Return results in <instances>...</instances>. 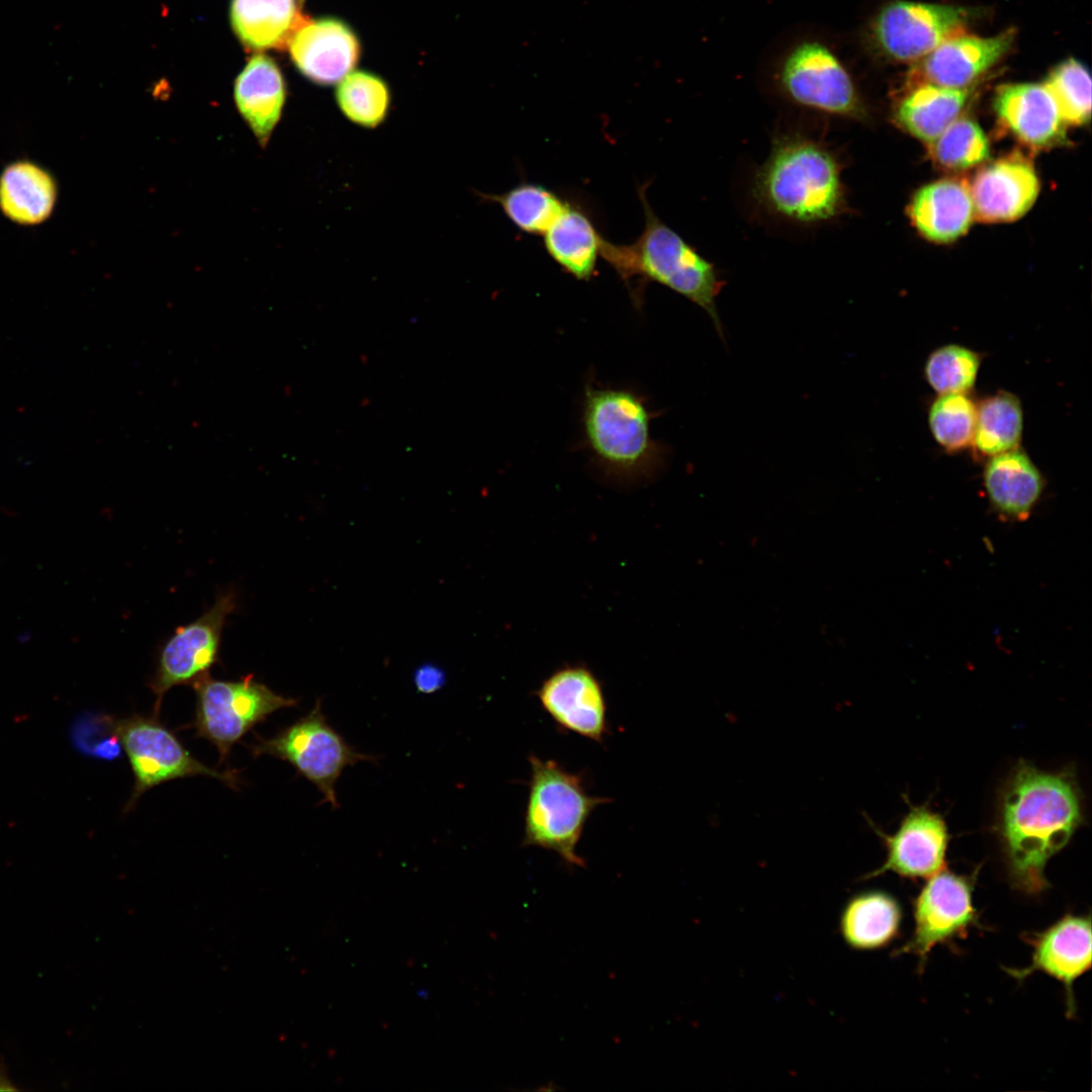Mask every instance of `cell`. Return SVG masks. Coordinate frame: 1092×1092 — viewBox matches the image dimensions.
Instances as JSON below:
<instances>
[{
  "mask_svg": "<svg viewBox=\"0 0 1092 1092\" xmlns=\"http://www.w3.org/2000/svg\"><path fill=\"white\" fill-rule=\"evenodd\" d=\"M1083 820L1082 795L1072 771H1043L1018 762L1002 787L996 818L1012 887L1031 896L1050 888L1045 866Z\"/></svg>",
  "mask_w": 1092,
  "mask_h": 1092,
  "instance_id": "cell-1",
  "label": "cell"
},
{
  "mask_svg": "<svg viewBox=\"0 0 1092 1092\" xmlns=\"http://www.w3.org/2000/svg\"><path fill=\"white\" fill-rule=\"evenodd\" d=\"M841 164L820 142L778 136L756 171L752 194L769 213L801 224L830 221L848 211Z\"/></svg>",
  "mask_w": 1092,
  "mask_h": 1092,
  "instance_id": "cell-2",
  "label": "cell"
},
{
  "mask_svg": "<svg viewBox=\"0 0 1092 1092\" xmlns=\"http://www.w3.org/2000/svg\"><path fill=\"white\" fill-rule=\"evenodd\" d=\"M638 195L644 212V228L631 244H613L604 238L603 259L626 282L639 278L661 284L691 300L713 321L723 337L716 300L725 282L716 266L703 257L679 234L663 222L650 206L646 187Z\"/></svg>",
  "mask_w": 1092,
  "mask_h": 1092,
  "instance_id": "cell-3",
  "label": "cell"
},
{
  "mask_svg": "<svg viewBox=\"0 0 1092 1092\" xmlns=\"http://www.w3.org/2000/svg\"><path fill=\"white\" fill-rule=\"evenodd\" d=\"M652 417L644 398L630 389L585 387L584 439L606 475L638 480L653 475L660 467L664 449L651 436Z\"/></svg>",
  "mask_w": 1092,
  "mask_h": 1092,
  "instance_id": "cell-4",
  "label": "cell"
},
{
  "mask_svg": "<svg viewBox=\"0 0 1092 1092\" xmlns=\"http://www.w3.org/2000/svg\"><path fill=\"white\" fill-rule=\"evenodd\" d=\"M530 781L524 814V846L556 853L566 864L584 868L576 852L594 810L608 802L585 790L581 775L569 772L552 759L530 755Z\"/></svg>",
  "mask_w": 1092,
  "mask_h": 1092,
  "instance_id": "cell-5",
  "label": "cell"
},
{
  "mask_svg": "<svg viewBox=\"0 0 1092 1092\" xmlns=\"http://www.w3.org/2000/svg\"><path fill=\"white\" fill-rule=\"evenodd\" d=\"M256 740L249 745L255 757L268 754L288 762L299 776L316 787L323 795V803H329L333 809L340 807L336 784L343 770L359 761L377 759L356 750L329 724L321 699H316L308 714L273 737L265 739L256 735Z\"/></svg>",
  "mask_w": 1092,
  "mask_h": 1092,
  "instance_id": "cell-6",
  "label": "cell"
},
{
  "mask_svg": "<svg viewBox=\"0 0 1092 1092\" xmlns=\"http://www.w3.org/2000/svg\"><path fill=\"white\" fill-rule=\"evenodd\" d=\"M194 721L187 727L195 736L211 742L219 754L218 764L257 724L284 708L296 707L297 700L275 693L256 680L253 674L239 680H220L205 676L195 682Z\"/></svg>",
  "mask_w": 1092,
  "mask_h": 1092,
  "instance_id": "cell-7",
  "label": "cell"
},
{
  "mask_svg": "<svg viewBox=\"0 0 1092 1092\" xmlns=\"http://www.w3.org/2000/svg\"><path fill=\"white\" fill-rule=\"evenodd\" d=\"M109 726L123 748L134 777L133 790L124 811L131 810L150 789L176 779L206 776L238 789L237 770L220 772L200 762L157 716L109 717Z\"/></svg>",
  "mask_w": 1092,
  "mask_h": 1092,
  "instance_id": "cell-8",
  "label": "cell"
},
{
  "mask_svg": "<svg viewBox=\"0 0 1092 1092\" xmlns=\"http://www.w3.org/2000/svg\"><path fill=\"white\" fill-rule=\"evenodd\" d=\"M237 608L235 590L219 592L211 607L196 620L177 627L160 648L156 671L148 684L156 697L154 716L159 717L165 694L175 686L204 678L219 661L222 630Z\"/></svg>",
  "mask_w": 1092,
  "mask_h": 1092,
  "instance_id": "cell-9",
  "label": "cell"
},
{
  "mask_svg": "<svg viewBox=\"0 0 1092 1092\" xmlns=\"http://www.w3.org/2000/svg\"><path fill=\"white\" fill-rule=\"evenodd\" d=\"M779 84L794 103L837 117L862 120L867 110L855 84L825 44L805 41L785 59Z\"/></svg>",
  "mask_w": 1092,
  "mask_h": 1092,
  "instance_id": "cell-10",
  "label": "cell"
},
{
  "mask_svg": "<svg viewBox=\"0 0 1092 1092\" xmlns=\"http://www.w3.org/2000/svg\"><path fill=\"white\" fill-rule=\"evenodd\" d=\"M975 881L976 875H959L946 869L929 877L913 902L912 934L895 954L915 956L921 971L935 946L980 927L973 903Z\"/></svg>",
  "mask_w": 1092,
  "mask_h": 1092,
  "instance_id": "cell-11",
  "label": "cell"
},
{
  "mask_svg": "<svg viewBox=\"0 0 1092 1092\" xmlns=\"http://www.w3.org/2000/svg\"><path fill=\"white\" fill-rule=\"evenodd\" d=\"M967 19L968 13L960 7L900 0L879 11L871 33L885 57L919 61L945 39L963 33Z\"/></svg>",
  "mask_w": 1092,
  "mask_h": 1092,
  "instance_id": "cell-12",
  "label": "cell"
},
{
  "mask_svg": "<svg viewBox=\"0 0 1092 1092\" xmlns=\"http://www.w3.org/2000/svg\"><path fill=\"white\" fill-rule=\"evenodd\" d=\"M1030 945V964L1022 969L1003 968L1017 981L1034 972H1041L1065 988L1067 1016L1076 1013L1074 982L1091 968V918L1090 915L1066 914L1038 932L1023 937Z\"/></svg>",
  "mask_w": 1092,
  "mask_h": 1092,
  "instance_id": "cell-13",
  "label": "cell"
},
{
  "mask_svg": "<svg viewBox=\"0 0 1092 1092\" xmlns=\"http://www.w3.org/2000/svg\"><path fill=\"white\" fill-rule=\"evenodd\" d=\"M556 725L603 743L609 732L607 702L601 681L584 665H565L543 680L535 693Z\"/></svg>",
  "mask_w": 1092,
  "mask_h": 1092,
  "instance_id": "cell-14",
  "label": "cell"
},
{
  "mask_svg": "<svg viewBox=\"0 0 1092 1092\" xmlns=\"http://www.w3.org/2000/svg\"><path fill=\"white\" fill-rule=\"evenodd\" d=\"M874 828L885 844L886 859L862 880L887 872L907 879H928L946 869L949 835L938 813L924 806L911 807L893 835Z\"/></svg>",
  "mask_w": 1092,
  "mask_h": 1092,
  "instance_id": "cell-15",
  "label": "cell"
},
{
  "mask_svg": "<svg viewBox=\"0 0 1092 1092\" xmlns=\"http://www.w3.org/2000/svg\"><path fill=\"white\" fill-rule=\"evenodd\" d=\"M970 186L975 218L1008 222L1023 216L1039 193L1032 162L1020 153L1009 154L982 167Z\"/></svg>",
  "mask_w": 1092,
  "mask_h": 1092,
  "instance_id": "cell-16",
  "label": "cell"
},
{
  "mask_svg": "<svg viewBox=\"0 0 1092 1092\" xmlns=\"http://www.w3.org/2000/svg\"><path fill=\"white\" fill-rule=\"evenodd\" d=\"M1013 38L1012 30L991 37L953 35L918 61L911 84L966 89L1009 51Z\"/></svg>",
  "mask_w": 1092,
  "mask_h": 1092,
  "instance_id": "cell-17",
  "label": "cell"
},
{
  "mask_svg": "<svg viewBox=\"0 0 1092 1092\" xmlns=\"http://www.w3.org/2000/svg\"><path fill=\"white\" fill-rule=\"evenodd\" d=\"M993 105L1001 126L1025 147L1048 150L1067 142L1066 123L1043 84L1001 85Z\"/></svg>",
  "mask_w": 1092,
  "mask_h": 1092,
  "instance_id": "cell-18",
  "label": "cell"
},
{
  "mask_svg": "<svg viewBox=\"0 0 1092 1092\" xmlns=\"http://www.w3.org/2000/svg\"><path fill=\"white\" fill-rule=\"evenodd\" d=\"M288 48L300 73L321 85L342 81L354 69L360 55L354 32L335 18H306L293 32Z\"/></svg>",
  "mask_w": 1092,
  "mask_h": 1092,
  "instance_id": "cell-19",
  "label": "cell"
},
{
  "mask_svg": "<svg viewBox=\"0 0 1092 1092\" xmlns=\"http://www.w3.org/2000/svg\"><path fill=\"white\" fill-rule=\"evenodd\" d=\"M908 215L918 233L932 243L958 240L975 218L969 183L944 178L921 187L910 201Z\"/></svg>",
  "mask_w": 1092,
  "mask_h": 1092,
  "instance_id": "cell-20",
  "label": "cell"
},
{
  "mask_svg": "<svg viewBox=\"0 0 1092 1092\" xmlns=\"http://www.w3.org/2000/svg\"><path fill=\"white\" fill-rule=\"evenodd\" d=\"M984 487L993 509L1005 520H1026L1039 500L1043 477L1019 448L989 457L984 469Z\"/></svg>",
  "mask_w": 1092,
  "mask_h": 1092,
  "instance_id": "cell-21",
  "label": "cell"
},
{
  "mask_svg": "<svg viewBox=\"0 0 1092 1092\" xmlns=\"http://www.w3.org/2000/svg\"><path fill=\"white\" fill-rule=\"evenodd\" d=\"M285 96L279 68L264 55H255L236 79L237 108L263 148L280 120Z\"/></svg>",
  "mask_w": 1092,
  "mask_h": 1092,
  "instance_id": "cell-22",
  "label": "cell"
},
{
  "mask_svg": "<svg viewBox=\"0 0 1092 1092\" xmlns=\"http://www.w3.org/2000/svg\"><path fill=\"white\" fill-rule=\"evenodd\" d=\"M58 198L54 176L28 160L7 165L0 174V210L20 225H37L53 213Z\"/></svg>",
  "mask_w": 1092,
  "mask_h": 1092,
  "instance_id": "cell-23",
  "label": "cell"
},
{
  "mask_svg": "<svg viewBox=\"0 0 1092 1092\" xmlns=\"http://www.w3.org/2000/svg\"><path fill=\"white\" fill-rule=\"evenodd\" d=\"M902 919V908L895 897L885 891L871 890L847 900L840 914L839 930L850 948L877 950L898 937Z\"/></svg>",
  "mask_w": 1092,
  "mask_h": 1092,
  "instance_id": "cell-24",
  "label": "cell"
},
{
  "mask_svg": "<svg viewBox=\"0 0 1092 1092\" xmlns=\"http://www.w3.org/2000/svg\"><path fill=\"white\" fill-rule=\"evenodd\" d=\"M969 93L968 88L911 84V89L894 108V120L902 129L928 145L961 116Z\"/></svg>",
  "mask_w": 1092,
  "mask_h": 1092,
  "instance_id": "cell-25",
  "label": "cell"
},
{
  "mask_svg": "<svg viewBox=\"0 0 1092 1092\" xmlns=\"http://www.w3.org/2000/svg\"><path fill=\"white\" fill-rule=\"evenodd\" d=\"M543 237L546 252L567 274L594 276L604 237L582 209L568 203Z\"/></svg>",
  "mask_w": 1092,
  "mask_h": 1092,
  "instance_id": "cell-26",
  "label": "cell"
},
{
  "mask_svg": "<svg viewBox=\"0 0 1092 1092\" xmlns=\"http://www.w3.org/2000/svg\"><path fill=\"white\" fill-rule=\"evenodd\" d=\"M305 19L295 0H232V25L250 49L288 47L293 32Z\"/></svg>",
  "mask_w": 1092,
  "mask_h": 1092,
  "instance_id": "cell-27",
  "label": "cell"
},
{
  "mask_svg": "<svg viewBox=\"0 0 1092 1092\" xmlns=\"http://www.w3.org/2000/svg\"><path fill=\"white\" fill-rule=\"evenodd\" d=\"M1023 430V411L1018 397L999 391L977 406L973 445L983 456L1018 448Z\"/></svg>",
  "mask_w": 1092,
  "mask_h": 1092,
  "instance_id": "cell-28",
  "label": "cell"
},
{
  "mask_svg": "<svg viewBox=\"0 0 1092 1092\" xmlns=\"http://www.w3.org/2000/svg\"><path fill=\"white\" fill-rule=\"evenodd\" d=\"M497 203L520 231L543 236L568 204L556 192L534 182H522L502 194L483 195Z\"/></svg>",
  "mask_w": 1092,
  "mask_h": 1092,
  "instance_id": "cell-29",
  "label": "cell"
},
{
  "mask_svg": "<svg viewBox=\"0 0 1092 1092\" xmlns=\"http://www.w3.org/2000/svg\"><path fill=\"white\" fill-rule=\"evenodd\" d=\"M341 112L353 123L375 128L387 117L390 94L386 83L378 76L356 71L348 74L336 91Z\"/></svg>",
  "mask_w": 1092,
  "mask_h": 1092,
  "instance_id": "cell-30",
  "label": "cell"
},
{
  "mask_svg": "<svg viewBox=\"0 0 1092 1092\" xmlns=\"http://www.w3.org/2000/svg\"><path fill=\"white\" fill-rule=\"evenodd\" d=\"M928 153L938 168L962 171L985 162L990 155V145L975 120L959 116L928 144Z\"/></svg>",
  "mask_w": 1092,
  "mask_h": 1092,
  "instance_id": "cell-31",
  "label": "cell"
},
{
  "mask_svg": "<svg viewBox=\"0 0 1092 1092\" xmlns=\"http://www.w3.org/2000/svg\"><path fill=\"white\" fill-rule=\"evenodd\" d=\"M977 405L967 393L939 394L930 405L928 424L936 443L947 452L973 444Z\"/></svg>",
  "mask_w": 1092,
  "mask_h": 1092,
  "instance_id": "cell-32",
  "label": "cell"
},
{
  "mask_svg": "<svg viewBox=\"0 0 1092 1092\" xmlns=\"http://www.w3.org/2000/svg\"><path fill=\"white\" fill-rule=\"evenodd\" d=\"M980 364L981 356L974 350L948 344L928 356L924 375L938 394L967 393L975 385Z\"/></svg>",
  "mask_w": 1092,
  "mask_h": 1092,
  "instance_id": "cell-33",
  "label": "cell"
},
{
  "mask_svg": "<svg viewBox=\"0 0 1092 1092\" xmlns=\"http://www.w3.org/2000/svg\"><path fill=\"white\" fill-rule=\"evenodd\" d=\"M1054 98L1066 124L1083 125L1091 115V78L1079 61L1058 66L1043 84Z\"/></svg>",
  "mask_w": 1092,
  "mask_h": 1092,
  "instance_id": "cell-34",
  "label": "cell"
},
{
  "mask_svg": "<svg viewBox=\"0 0 1092 1092\" xmlns=\"http://www.w3.org/2000/svg\"><path fill=\"white\" fill-rule=\"evenodd\" d=\"M446 672L438 664L425 662L419 665L413 674L417 691L423 695L439 692L446 684Z\"/></svg>",
  "mask_w": 1092,
  "mask_h": 1092,
  "instance_id": "cell-35",
  "label": "cell"
},
{
  "mask_svg": "<svg viewBox=\"0 0 1092 1092\" xmlns=\"http://www.w3.org/2000/svg\"><path fill=\"white\" fill-rule=\"evenodd\" d=\"M19 1088L12 1081L9 1068L3 1057H0V1091H18Z\"/></svg>",
  "mask_w": 1092,
  "mask_h": 1092,
  "instance_id": "cell-36",
  "label": "cell"
}]
</instances>
